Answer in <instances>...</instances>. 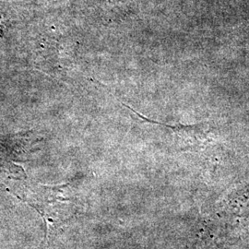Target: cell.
Instances as JSON below:
<instances>
[{
  "mask_svg": "<svg viewBox=\"0 0 249 249\" xmlns=\"http://www.w3.org/2000/svg\"><path fill=\"white\" fill-rule=\"evenodd\" d=\"M224 220L246 221L249 218V183L231 190L217 205Z\"/></svg>",
  "mask_w": 249,
  "mask_h": 249,
  "instance_id": "6da1fadb",
  "label": "cell"
},
{
  "mask_svg": "<svg viewBox=\"0 0 249 249\" xmlns=\"http://www.w3.org/2000/svg\"><path fill=\"white\" fill-rule=\"evenodd\" d=\"M126 107L128 109H130L131 111H133L134 113L136 115H138L139 117H141L142 119L147 121V122H150L152 124H160V125H163V126L171 128L172 130H174L176 133L179 135V137H181L185 142L187 144H190V146H196V147L198 145H201L206 142L208 140V134L210 132V128H209V124H206V123H198V124H190V125H183V124L171 125V124H162L160 122L152 121V120L144 117L141 114L134 111L131 107Z\"/></svg>",
  "mask_w": 249,
  "mask_h": 249,
  "instance_id": "7a4b0ae2",
  "label": "cell"
}]
</instances>
